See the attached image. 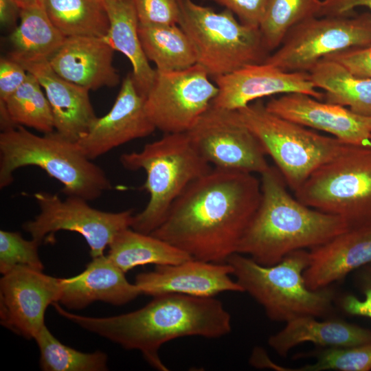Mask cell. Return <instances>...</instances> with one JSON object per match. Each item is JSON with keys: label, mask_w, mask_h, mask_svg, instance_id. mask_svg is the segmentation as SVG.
<instances>
[{"label": "cell", "mask_w": 371, "mask_h": 371, "mask_svg": "<svg viewBox=\"0 0 371 371\" xmlns=\"http://www.w3.org/2000/svg\"><path fill=\"white\" fill-rule=\"evenodd\" d=\"M58 302L69 309L79 310L95 301L123 305L142 295L135 283L107 256L92 258L80 274L61 278Z\"/></svg>", "instance_id": "obj_21"}, {"label": "cell", "mask_w": 371, "mask_h": 371, "mask_svg": "<svg viewBox=\"0 0 371 371\" xmlns=\"http://www.w3.org/2000/svg\"><path fill=\"white\" fill-rule=\"evenodd\" d=\"M322 0H268L260 31L271 52L282 43L287 32L300 22L317 16Z\"/></svg>", "instance_id": "obj_32"}, {"label": "cell", "mask_w": 371, "mask_h": 371, "mask_svg": "<svg viewBox=\"0 0 371 371\" xmlns=\"http://www.w3.org/2000/svg\"><path fill=\"white\" fill-rule=\"evenodd\" d=\"M236 281L264 308L269 319L287 322L302 316L324 317L333 309L335 291L310 289L304 271L308 265L306 249L293 251L280 262L265 266L239 253L226 261Z\"/></svg>", "instance_id": "obj_6"}, {"label": "cell", "mask_w": 371, "mask_h": 371, "mask_svg": "<svg viewBox=\"0 0 371 371\" xmlns=\"http://www.w3.org/2000/svg\"><path fill=\"white\" fill-rule=\"evenodd\" d=\"M186 133L214 168L261 175L270 167L262 146L237 110L211 104Z\"/></svg>", "instance_id": "obj_12"}, {"label": "cell", "mask_w": 371, "mask_h": 371, "mask_svg": "<svg viewBox=\"0 0 371 371\" xmlns=\"http://www.w3.org/2000/svg\"><path fill=\"white\" fill-rule=\"evenodd\" d=\"M138 32L145 55L157 70L179 71L196 64L192 44L178 24H139Z\"/></svg>", "instance_id": "obj_28"}, {"label": "cell", "mask_w": 371, "mask_h": 371, "mask_svg": "<svg viewBox=\"0 0 371 371\" xmlns=\"http://www.w3.org/2000/svg\"><path fill=\"white\" fill-rule=\"evenodd\" d=\"M232 266L196 259L176 264L157 265L155 270L139 273L135 284L142 293L153 297L164 294H182L213 297L223 292H243L229 276Z\"/></svg>", "instance_id": "obj_18"}, {"label": "cell", "mask_w": 371, "mask_h": 371, "mask_svg": "<svg viewBox=\"0 0 371 371\" xmlns=\"http://www.w3.org/2000/svg\"><path fill=\"white\" fill-rule=\"evenodd\" d=\"M271 113L305 127L324 131L352 146H371V117L348 108L322 102L301 93H285L269 100Z\"/></svg>", "instance_id": "obj_17"}, {"label": "cell", "mask_w": 371, "mask_h": 371, "mask_svg": "<svg viewBox=\"0 0 371 371\" xmlns=\"http://www.w3.org/2000/svg\"><path fill=\"white\" fill-rule=\"evenodd\" d=\"M61 278L18 266L0 280V322L13 333L34 339L45 324L49 305L58 302Z\"/></svg>", "instance_id": "obj_14"}, {"label": "cell", "mask_w": 371, "mask_h": 371, "mask_svg": "<svg viewBox=\"0 0 371 371\" xmlns=\"http://www.w3.org/2000/svg\"><path fill=\"white\" fill-rule=\"evenodd\" d=\"M34 198L39 213L23 225L32 238L41 245L52 242L56 232H77L87 243L92 258L104 255L115 235L131 227L133 223V210L101 211L91 207L83 198L67 196L63 200L56 194L43 191L35 193Z\"/></svg>", "instance_id": "obj_11"}, {"label": "cell", "mask_w": 371, "mask_h": 371, "mask_svg": "<svg viewBox=\"0 0 371 371\" xmlns=\"http://www.w3.org/2000/svg\"><path fill=\"white\" fill-rule=\"evenodd\" d=\"M53 24L65 37L104 38L109 20L100 0H42Z\"/></svg>", "instance_id": "obj_29"}, {"label": "cell", "mask_w": 371, "mask_h": 371, "mask_svg": "<svg viewBox=\"0 0 371 371\" xmlns=\"http://www.w3.org/2000/svg\"><path fill=\"white\" fill-rule=\"evenodd\" d=\"M325 58L341 64L355 76L371 78V45L344 50Z\"/></svg>", "instance_id": "obj_38"}, {"label": "cell", "mask_w": 371, "mask_h": 371, "mask_svg": "<svg viewBox=\"0 0 371 371\" xmlns=\"http://www.w3.org/2000/svg\"><path fill=\"white\" fill-rule=\"evenodd\" d=\"M114 52L104 38L66 37L48 62L63 79L89 91L97 90L115 87L120 82L113 65Z\"/></svg>", "instance_id": "obj_20"}, {"label": "cell", "mask_w": 371, "mask_h": 371, "mask_svg": "<svg viewBox=\"0 0 371 371\" xmlns=\"http://www.w3.org/2000/svg\"><path fill=\"white\" fill-rule=\"evenodd\" d=\"M308 73L315 87L324 91L323 100L371 117V78L355 76L341 64L326 58Z\"/></svg>", "instance_id": "obj_25"}, {"label": "cell", "mask_w": 371, "mask_h": 371, "mask_svg": "<svg viewBox=\"0 0 371 371\" xmlns=\"http://www.w3.org/2000/svg\"><path fill=\"white\" fill-rule=\"evenodd\" d=\"M109 20L104 37L115 51L123 54L130 61L132 76L139 93L144 98L150 91L156 75L144 52L139 36V21L133 0L102 1Z\"/></svg>", "instance_id": "obj_24"}, {"label": "cell", "mask_w": 371, "mask_h": 371, "mask_svg": "<svg viewBox=\"0 0 371 371\" xmlns=\"http://www.w3.org/2000/svg\"><path fill=\"white\" fill-rule=\"evenodd\" d=\"M304 271L312 290L328 287L353 270L371 263V228L349 229L309 249Z\"/></svg>", "instance_id": "obj_22"}, {"label": "cell", "mask_w": 371, "mask_h": 371, "mask_svg": "<svg viewBox=\"0 0 371 371\" xmlns=\"http://www.w3.org/2000/svg\"><path fill=\"white\" fill-rule=\"evenodd\" d=\"M106 255L124 273L139 265H176L193 258L166 241L131 227L115 235Z\"/></svg>", "instance_id": "obj_26"}, {"label": "cell", "mask_w": 371, "mask_h": 371, "mask_svg": "<svg viewBox=\"0 0 371 371\" xmlns=\"http://www.w3.org/2000/svg\"><path fill=\"white\" fill-rule=\"evenodd\" d=\"M53 306L59 315L81 328L125 349L139 350L148 363L162 371L168 368L159 350L165 343L190 336L219 338L232 330L230 314L214 297L164 294L135 311L106 317L74 314L58 302Z\"/></svg>", "instance_id": "obj_2"}, {"label": "cell", "mask_w": 371, "mask_h": 371, "mask_svg": "<svg viewBox=\"0 0 371 371\" xmlns=\"http://www.w3.org/2000/svg\"><path fill=\"white\" fill-rule=\"evenodd\" d=\"M36 77L28 73L23 85L0 109L6 111L14 126L34 128L43 134L55 131L54 120L49 102Z\"/></svg>", "instance_id": "obj_30"}, {"label": "cell", "mask_w": 371, "mask_h": 371, "mask_svg": "<svg viewBox=\"0 0 371 371\" xmlns=\"http://www.w3.org/2000/svg\"><path fill=\"white\" fill-rule=\"evenodd\" d=\"M357 282L364 295L360 300L353 295H347L342 299L344 311L351 315L363 316L371 319V263L360 268Z\"/></svg>", "instance_id": "obj_37"}, {"label": "cell", "mask_w": 371, "mask_h": 371, "mask_svg": "<svg viewBox=\"0 0 371 371\" xmlns=\"http://www.w3.org/2000/svg\"><path fill=\"white\" fill-rule=\"evenodd\" d=\"M140 25L178 24L177 0H133Z\"/></svg>", "instance_id": "obj_35"}, {"label": "cell", "mask_w": 371, "mask_h": 371, "mask_svg": "<svg viewBox=\"0 0 371 371\" xmlns=\"http://www.w3.org/2000/svg\"><path fill=\"white\" fill-rule=\"evenodd\" d=\"M359 6L367 7L371 11V0H322L317 17L350 14Z\"/></svg>", "instance_id": "obj_40"}, {"label": "cell", "mask_w": 371, "mask_h": 371, "mask_svg": "<svg viewBox=\"0 0 371 371\" xmlns=\"http://www.w3.org/2000/svg\"><path fill=\"white\" fill-rule=\"evenodd\" d=\"M231 11L245 25L259 28L268 0H210Z\"/></svg>", "instance_id": "obj_36"}, {"label": "cell", "mask_w": 371, "mask_h": 371, "mask_svg": "<svg viewBox=\"0 0 371 371\" xmlns=\"http://www.w3.org/2000/svg\"><path fill=\"white\" fill-rule=\"evenodd\" d=\"M218 91L212 104L238 110L261 98L279 93H301L323 100L306 71H284L267 63L246 65L214 78Z\"/></svg>", "instance_id": "obj_15"}, {"label": "cell", "mask_w": 371, "mask_h": 371, "mask_svg": "<svg viewBox=\"0 0 371 371\" xmlns=\"http://www.w3.org/2000/svg\"><path fill=\"white\" fill-rule=\"evenodd\" d=\"M19 17V25L8 36L12 47L8 56L15 60H48L66 37L49 18L42 0L20 10Z\"/></svg>", "instance_id": "obj_27"}, {"label": "cell", "mask_w": 371, "mask_h": 371, "mask_svg": "<svg viewBox=\"0 0 371 371\" xmlns=\"http://www.w3.org/2000/svg\"><path fill=\"white\" fill-rule=\"evenodd\" d=\"M237 111L294 192L348 145L271 113L260 100Z\"/></svg>", "instance_id": "obj_9"}, {"label": "cell", "mask_w": 371, "mask_h": 371, "mask_svg": "<svg viewBox=\"0 0 371 371\" xmlns=\"http://www.w3.org/2000/svg\"><path fill=\"white\" fill-rule=\"evenodd\" d=\"M100 1H104V0H100Z\"/></svg>", "instance_id": "obj_43"}, {"label": "cell", "mask_w": 371, "mask_h": 371, "mask_svg": "<svg viewBox=\"0 0 371 371\" xmlns=\"http://www.w3.org/2000/svg\"><path fill=\"white\" fill-rule=\"evenodd\" d=\"M209 77L199 64L179 71L156 69L144 103L155 128L164 133L188 132L218 93V87Z\"/></svg>", "instance_id": "obj_13"}, {"label": "cell", "mask_w": 371, "mask_h": 371, "mask_svg": "<svg viewBox=\"0 0 371 371\" xmlns=\"http://www.w3.org/2000/svg\"><path fill=\"white\" fill-rule=\"evenodd\" d=\"M132 74L123 80L111 110L93 122L78 140L82 153L93 160L133 139L148 136L156 129L144 106Z\"/></svg>", "instance_id": "obj_16"}, {"label": "cell", "mask_w": 371, "mask_h": 371, "mask_svg": "<svg viewBox=\"0 0 371 371\" xmlns=\"http://www.w3.org/2000/svg\"><path fill=\"white\" fill-rule=\"evenodd\" d=\"M20 9L12 0H0V21L3 26L11 25Z\"/></svg>", "instance_id": "obj_41"}, {"label": "cell", "mask_w": 371, "mask_h": 371, "mask_svg": "<svg viewBox=\"0 0 371 371\" xmlns=\"http://www.w3.org/2000/svg\"><path fill=\"white\" fill-rule=\"evenodd\" d=\"M256 174L213 168L192 181L150 234L194 259L226 262L260 202Z\"/></svg>", "instance_id": "obj_1"}, {"label": "cell", "mask_w": 371, "mask_h": 371, "mask_svg": "<svg viewBox=\"0 0 371 371\" xmlns=\"http://www.w3.org/2000/svg\"><path fill=\"white\" fill-rule=\"evenodd\" d=\"M40 244L26 240L17 232L0 231V272L5 274L18 266L43 271L38 248Z\"/></svg>", "instance_id": "obj_34"}, {"label": "cell", "mask_w": 371, "mask_h": 371, "mask_svg": "<svg viewBox=\"0 0 371 371\" xmlns=\"http://www.w3.org/2000/svg\"><path fill=\"white\" fill-rule=\"evenodd\" d=\"M28 72L8 56L0 60V102H5L25 81Z\"/></svg>", "instance_id": "obj_39"}, {"label": "cell", "mask_w": 371, "mask_h": 371, "mask_svg": "<svg viewBox=\"0 0 371 371\" xmlns=\"http://www.w3.org/2000/svg\"><path fill=\"white\" fill-rule=\"evenodd\" d=\"M269 337L268 344L279 355L286 357L295 346L311 342L322 348L350 347L371 344V330L340 319L318 321L302 316L286 322Z\"/></svg>", "instance_id": "obj_23"}, {"label": "cell", "mask_w": 371, "mask_h": 371, "mask_svg": "<svg viewBox=\"0 0 371 371\" xmlns=\"http://www.w3.org/2000/svg\"><path fill=\"white\" fill-rule=\"evenodd\" d=\"M260 175V202L236 253L271 266L293 251L311 249L350 229L340 217L292 196L276 167L270 166Z\"/></svg>", "instance_id": "obj_3"}, {"label": "cell", "mask_w": 371, "mask_h": 371, "mask_svg": "<svg viewBox=\"0 0 371 371\" xmlns=\"http://www.w3.org/2000/svg\"><path fill=\"white\" fill-rule=\"evenodd\" d=\"M40 350V367L45 371H104L108 357L101 351L83 352L62 344L45 325L34 339Z\"/></svg>", "instance_id": "obj_31"}, {"label": "cell", "mask_w": 371, "mask_h": 371, "mask_svg": "<svg viewBox=\"0 0 371 371\" xmlns=\"http://www.w3.org/2000/svg\"><path fill=\"white\" fill-rule=\"evenodd\" d=\"M178 25L190 40L197 63L213 78L263 63L271 52L259 28L241 23L225 9L216 12L192 0H177Z\"/></svg>", "instance_id": "obj_7"}, {"label": "cell", "mask_w": 371, "mask_h": 371, "mask_svg": "<svg viewBox=\"0 0 371 371\" xmlns=\"http://www.w3.org/2000/svg\"><path fill=\"white\" fill-rule=\"evenodd\" d=\"M25 69L34 75L49 102L55 131L77 142L97 118L87 89L58 76L44 58L19 60Z\"/></svg>", "instance_id": "obj_19"}, {"label": "cell", "mask_w": 371, "mask_h": 371, "mask_svg": "<svg viewBox=\"0 0 371 371\" xmlns=\"http://www.w3.org/2000/svg\"><path fill=\"white\" fill-rule=\"evenodd\" d=\"M313 16L293 26L264 62L289 71H306L319 60L371 45V13Z\"/></svg>", "instance_id": "obj_10"}, {"label": "cell", "mask_w": 371, "mask_h": 371, "mask_svg": "<svg viewBox=\"0 0 371 371\" xmlns=\"http://www.w3.org/2000/svg\"><path fill=\"white\" fill-rule=\"evenodd\" d=\"M120 160L126 169H142L146 174L142 189L148 193L149 200L144 209L133 216L131 228L147 234L162 223L186 188L212 169L187 133H165L140 151L122 154Z\"/></svg>", "instance_id": "obj_5"}, {"label": "cell", "mask_w": 371, "mask_h": 371, "mask_svg": "<svg viewBox=\"0 0 371 371\" xmlns=\"http://www.w3.org/2000/svg\"><path fill=\"white\" fill-rule=\"evenodd\" d=\"M316 359L295 371H369L371 370V344L350 347L324 348L312 354Z\"/></svg>", "instance_id": "obj_33"}, {"label": "cell", "mask_w": 371, "mask_h": 371, "mask_svg": "<svg viewBox=\"0 0 371 371\" xmlns=\"http://www.w3.org/2000/svg\"><path fill=\"white\" fill-rule=\"evenodd\" d=\"M34 166L60 181L63 192L95 200L112 185L104 171L71 142L56 131L37 135L22 126L0 133V188L10 186L19 168Z\"/></svg>", "instance_id": "obj_4"}, {"label": "cell", "mask_w": 371, "mask_h": 371, "mask_svg": "<svg viewBox=\"0 0 371 371\" xmlns=\"http://www.w3.org/2000/svg\"><path fill=\"white\" fill-rule=\"evenodd\" d=\"M295 192L304 205L340 217L350 229L371 228V146L347 145Z\"/></svg>", "instance_id": "obj_8"}, {"label": "cell", "mask_w": 371, "mask_h": 371, "mask_svg": "<svg viewBox=\"0 0 371 371\" xmlns=\"http://www.w3.org/2000/svg\"><path fill=\"white\" fill-rule=\"evenodd\" d=\"M20 10L32 6L41 0H12Z\"/></svg>", "instance_id": "obj_42"}]
</instances>
